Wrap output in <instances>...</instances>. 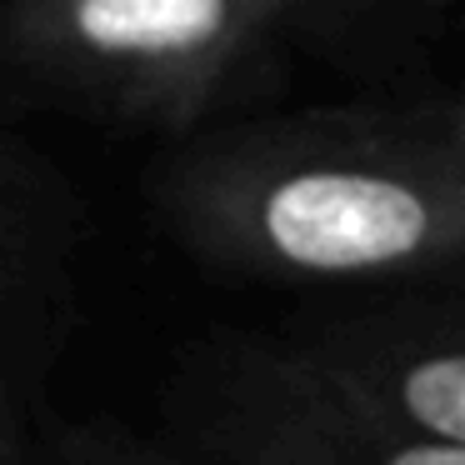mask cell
<instances>
[{"instance_id":"cell-8","label":"cell","mask_w":465,"mask_h":465,"mask_svg":"<svg viewBox=\"0 0 465 465\" xmlns=\"http://www.w3.org/2000/svg\"><path fill=\"white\" fill-rule=\"evenodd\" d=\"M435 5H450V0H435Z\"/></svg>"},{"instance_id":"cell-7","label":"cell","mask_w":465,"mask_h":465,"mask_svg":"<svg viewBox=\"0 0 465 465\" xmlns=\"http://www.w3.org/2000/svg\"><path fill=\"white\" fill-rule=\"evenodd\" d=\"M55 450L65 465H201L175 445L145 440L125 425H71Z\"/></svg>"},{"instance_id":"cell-3","label":"cell","mask_w":465,"mask_h":465,"mask_svg":"<svg viewBox=\"0 0 465 465\" xmlns=\"http://www.w3.org/2000/svg\"><path fill=\"white\" fill-rule=\"evenodd\" d=\"M201 435L225 465H465V445L395 425L305 345L241 341L215 355Z\"/></svg>"},{"instance_id":"cell-1","label":"cell","mask_w":465,"mask_h":465,"mask_svg":"<svg viewBox=\"0 0 465 465\" xmlns=\"http://www.w3.org/2000/svg\"><path fill=\"white\" fill-rule=\"evenodd\" d=\"M195 255L265 281H395L465 261V145L385 115L221 121L155 171Z\"/></svg>"},{"instance_id":"cell-5","label":"cell","mask_w":465,"mask_h":465,"mask_svg":"<svg viewBox=\"0 0 465 465\" xmlns=\"http://www.w3.org/2000/svg\"><path fill=\"white\" fill-rule=\"evenodd\" d=\"M305 351L395 425L465 445V335L351 325Z\"/></svg>"},{"instance_id":"cell-6","label":"cell","mask_w":465,"mask_h":465,"mask_svg":"<svg viewBox=\"0 0 465 465\" xmlns=\"http://www.w3.org/2000/svg\"><path fill=\"white\" fill-rule=\"evenodd\" d=\"M235 5H245L285 51L311 45L351 61L391 51L405 41L411 25L435 21L445 11L435 0H235Z\"/></svg>"},{"instance_id":"cell-2","label":"cell","mask_w":465,"mask_h":465,"mask_svg":"<svg viewBox=\"0 0 465 465\" xmlns=\"http://www.w3.org/2000/svg\"><path fill=\"white\" fill-rule=\"evenodd\" d=\"M285 45L235 0H5V65L75 111L205 131L261 101Z\"/></svg>"},{"instance_id":"cell-4","label":"cell","mask_w":465,"mask_h":465,"mask_svg":"<svg viewBox=\"0 0 465 465\" xmlns=\"http://www.w3.org/2000/svg\"><path fill=\"white\" fill-rule=\"evenodd\" d=\"M81 195L65 171L31 141L0 151V351H5V420L11 450L25 405L41 395L75 311Z\"/></svg>"}]
</instances>
